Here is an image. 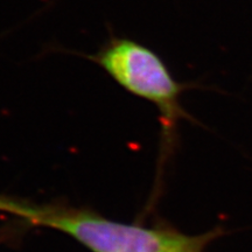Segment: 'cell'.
Here are the masks:
<instances>
[{"mask_svg": "<svg viewBox=\"0 0 252 252\" xmlns=\"http://www.w3.org/2000/svg\"><path fill=\"white\" fill-rule=\"evenodd\" d=\"M83 56L99 65L127 93L156 106L161 124L162 152H171L181 119L194 122L182 106L181 97L195 84L176 81L154 50L128 37L111 35L96 53Z\"/></svg>", "mask_w": 252, "mask_h": 252, "instance_id": "cell-2", "label": "cell"}, {"mask_svg": "<svg viewBox=\"0 0 252 252\" xmlns=\"http://www.w3.org/2000/svg\"><path fill=\"white\" fill-rule=\"evenodd\" d=\"M7 213L34 225L64 232L94 252H204L224 231L216 226L190 236L168 228H145L108 220L87 209L40 206L12 198Z\"/></svg>", "mask_w": 252, "mask_h": 252, "instance_id": "cell-1", "label": "cell"}]
</instances>
